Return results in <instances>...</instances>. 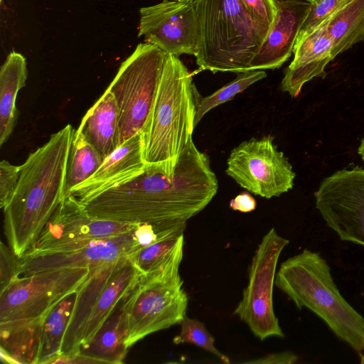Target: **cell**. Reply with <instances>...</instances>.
<instances>
[{
    "label": "cell",
    "mask_w": 364,
    "mask_h": 364,
    "mask_svg": "<svg viewBox=\"0 0 364 364\" xmlns=\"http://www.w3.org/2000/svg\"><path fill=\"white\" fill-rule=\"evenodd\" d=\"M75 129L68 124L29 154L15 192L4 208L7 245L21 257L36 242L65 193L68 161Z\"/></svg>",
    "instance_id": "1"
},
{
    "label": "cell",
    "mask_w": 364,
    "mask_h": 364,
    "mask_svg": "<svg viewBox=\"0 0 364 364\" xmlns=\"http://www.w3.org/2000/svg\"><path fill=\"white\" fill-rule=\"evenodd\" d=\"M90 267H65L17 277L0 293L4 363L36 364L43 325L53 308L77 292Z\"/></svg>",
    "instance_id": "2"
},
{
    "label": "cell",
    "mask_w": 364,
    "mask_h": 364,
    "mask_svg": "<svg viewBox=\"0 0 364 364\" xmlns=\"http://www.w3.org/2000/svg\"><path fill=\"white\" fill-rule=\"evenodd\" d=\"M197 92L183 63L166 54L153 106L141 132L146 166L174 170L178 156L192 139Z\"/></svg>",
    "instance_id": "3"
},
{
    "label": "cell",
    "mask_w": 364,
    "mask_h": 364,
    "mask_svg": "<svg viewBox=\"0 0 364 364\" xmlns=\"http://www.w3.org/2000/svg\"><path fill=\"white\" fill-rule=\"evenodd\" d=\"M198 21L196 62L200 69L242 73L269 29L250 14L242 0H194Z\"/></svg>",
    "instance_id": "4"
},
{
    "label": "cell",
    "mask_w": 364,
    "mask_h": 364,
    "mask_svg": "<svg viewBox=\"0 0 364 364\" xmlns=\"http://www.w3.org/2000/svg\"><path fill=\"white\" fill-rule=\"evenodd\" d=\"M274 284L297 308L321 318L339 338L358 353L364 350V318L342 296L326 261L305 249L280 265Z\"/></svg>",
    "instance_id": "5"
},
{
    "label": "cell",
    "mask_w": 364,
    "mask_h": 364,
    "mask_svg": "<svg viewBox=\"0 0 364 364\" xmlns=\"http://www.w3.org/2000/svg\"><path fill=\"white\" fill-rule=\"evenodd\" d=\"M134 256L90 271L76 293L60 355L75 353L87 345L135 286L143 274Z\"/></svg>",
    "instance_id": "6"
},
{
    "label": "cell",
    "mask_w": 364,
    "mask_h": 364,
    "mask_svg": "<svg viewBox=\"0 0 364 364\" xmlns=\"http://www.w3.org/2000/svg\"><path fill=\"white\" fill-rule=\"evenodd\" d=\"M181 253L158 269L140 277L123 299L129 349L146 336L180 324L186 316L188 298L183 288Z\"/></svg>",
    "instance_id": "7"
},
{
    "label": "cell",
    "mask_w": 364,
    "mask_h": 364,
    "mask_svg": "<svg viewBox=\"0 0 364 364\" xmlns=\"http://www.w3.org/2000/svg\"><path fill=\"white\" fill-rule=\"evenodd\" d=\"M166 55L152 44H138L107 88L117 105L119 146L142 131L153 106Z\"/></svg>",
    "instance_id": "8"
},
{
    "label": "cell",
    "mask_w": 364,
    "mask_h": 364,
    "mask_svg": "<svg viewBox=\"0 0 364 364\" xmlns=\"http://www.w3.org/2000/svg\"><path fill=\"white\" fill-rule=\"evenodd\" d=\"M288 244L274 228L264 235L252 257L242 299L234 311L261 341L284 337L273 308V288L279 255Z\"/></svg>",
    "instance_id": "9"
},
{
    "label": "cell",
    "mask_w": 364,
    "mask_h": 364,
    "mask_svg": "<svg viewBox=\"0 0 364 364\" xmlns=\"http://www.w3.org/2000/svg\"><path fill=\"white\" fill-rule=\"evenodd\" d=\"M139 225L92 216L76 198L72 195L66 196L47 222L38 240L22 257L76 250L132 231Z\"/></svg>",
    "instance_id": "10"
},
{
    "label": "cell",
    "mask_w": 364,
    "mask_h": 364,
    "mask_svg": "<svg viewBox=\"0 0 364 364\" xmlns=\"http://www.w3.org/2000/svg\"><path fill=\"white\" fill-rule=\"evenodd\" d=\"M273 139L267 135L242 141L231 151L225 170L241 187L267 199L291 190L296 176Z\"/></svg>",
    "instance_id": "11"
},
{
    "label": "cell",
    "mask_w": 364,
    "mask_h": 364,
    "mask_svg": "<svg viewBox=\"0 0 364 364\" xmlns=\"http://www.w3.org/2000/svg\"><path fill=\"white\" fill-rule=\"evenodd\" d=\"M316 207L341 240L364 246V169L337 171L314 193Z\"/></svg>",
    "instance_id": "12"
},
{
    "label": "cell",
    "mask_w": 364,
    "mask_h": 364,
    "mask_svg": "<svg viewBox=\"0 0 364 364\" xmlns=\"http://www.w3.org/2000/svg\"><path fill=\"white\" fill-rule=\"evenodd\" d=\"M138 36L166 54L195 55L198 21L192 3L171 0L140 9Z\"/></svg>",
    "instance_id": "13"
},
{
    "label": "cell",
    "mask_w": 364,
    "mask_h": 364,
    "mask_svg": "<svg viewBox=\"0 0 364 364\" xmlns=\"http://www.w3.org/2000/svg\"><path fill=\"white\" fill-rule=\"evenodd\" d=\"M134 230L70 251L20 257L19 274L26 276L65 267H90L91 270L134 255L142 248Z\"/></svg>",
    "instance_id": "14"
},
{
    "label": "cell",
    "mask_w": 364,
    "mask_h": 364,
    "mask_svg": "<svg viewBox=\"0 0 364 364\" xmlns=\"http://www.w3.org/2000/svg\"><path fill=\"white\" fill-rule=\"evenodd\" d=\"M145 168L141 134L139 132L104 159L95 173L73 188L68 196H73L85 205L100 194L132 181Z\"/></svg>",
    "instance_id": "15"
},
{
    "label": "cell",
    "mask_w": 364,
    "mask_h": 364,
    "mask_svg": "<svg viewBox=\"0 0 364 364\" xmlns=\"http://www.w3.org/2000/svg\"><path fill=\"white\" fill-rule=\"evenodd\" d=\"M277 11L273 23L249 70H274L291 55L311 3L301 0H276Z\"/></svg>",
    "instance_id": "16"
},
{
    "label": "cell",
    "mask_w": 364,
    "mask_h": 364,
    "mask_svg": "<svg viewBox=\"0 0 364 364\" xmlns=\"http://www.w3.org/2000/svg\"><path fill=\"white\" fill-rule=\"evenodd\" d=\"M293 53L294 58L284 70L281 89L296 97L306 82L314 77H326V67L335 58L327 19L313 29L299 33Z\"/></svg>",
    "instance_id": "17"
},
{
    "label": "cell",
    "mask_w": 364,
    "mask_h": 364,
    "mask_svg": "<svg viewBox=\"0 0 364 364\" xmlns=\"http://www.w3.org/2000/svg\"><path fill=\"white\" fill-rule=\"evenodd\" d=\"M119 115L114 95L106 90L87 110L77 129L105 159L119 146Z\"/></svg>",
    "instance_id": "18"
},
{
    "label": "cell",
    "mask_w": 364,
    "mask_h": 364,
    "mask_svg": "<svg viewBox=\"0 0 364 364\" xmlns=\"http://www.w3.org/2000/svg\"><path fill=\"white\" fill-rule=\"evenodd\" d=\"M26 58L12 51L0 70V146L7 141L17 122L16 101L26 85L28 70Z\"/></svg>",
    "instance_id": "19"
},
{
    "label": "cell",
    "mask_w": 364,
    "mask_h": 364,
    "mask_svg": "<svg viewBox=\"0 0 364 364\" xmlns=\"http://www.w3.org/2000/svg\"><path fill=\"white\" fill-rule=\"evenodd\" d=\"M122 302L93 339L80 349L82 354L95 359L98 363H122L127 353L128 348L125 345L127 328Z\"/></svg>",
    "instance_id": "20"
},
{
    "label": "cell",
    "mask_w": 364,
    "mask_h": 364,
    "mask_svg": "<svg viewBox=\"0 0 364 364\" xmlns=\"http://www.w3.org/2000/svg\"><path fill=\"white\" fill-rule=\"evenodd\" d=\"M186 226V221L168 222L153 243L134 255V262L143 274L158 269L176 255L183 253Z\"/></svg>",
    "instance_id": "21"
},
{
    "label": "cell",
    "mask_w": 364,
    "mask_h": 364,
    "mask_svg": "<svg viewBox=\"0 0 364 364\" xmlns=\"http://www.w3.org/2000/svg\"><path fill=\"white\" fill-rule=\"evenodd\" d=\"M327 30L334 58L363 41L364 0H351L335 11L327 18Z\"/></svg>",
    "instance_id": "22"
},
{
    "label": "cell",
    "mask_w": 364,
    "mask_h": 364,
    "mask_svg": "<svg viewBox=\"0 0 364 364\" xmlns=\"http://www.w3.org/2000/svg\"><path fill=\"white\" fill-rule=\"evenodd\" d=\"M76 293L63 299L46 318L41 330L36 364L50 363L61 354L63 338L76 299Z\"/></svg>",
    "instance_id": "23"
},
{
    "label": "cell",
    "mask_w": 364,
    "mask_h": 364,
    "mask_svg": "<svg viewBox=\"0 0 364 364\" xmlns=\"http://www.w3.org/2000/svg\"><path fill=\"white\" fill-rule=\"evenodd\" d=\"M103 159L82 132L74 131L68 161L65 193L89 178L98 169Z\"/></svg>",
    "instance_id": "24"
},
{
    "label": "cell",
    "mask_w": 364,
    "mask_h": 364,
    "mask_svg": "<svg viewBox=\"0 0 364 364\" xmlns=\"http://www.w3.org/2000/svg\"><path fill=\"white\" fill-rule=\"evenodd\" d=\"M237 77L217 91L206 97L196 93L194 127L204 115L217 106L232 100L238 93L244 91L255 82L264 78L267 73L263 70H253L237 73Z\"/></svg>",
    "instance_id": "25"
},
{
    "label": "cell",
    "mask_w": 364,
    "mask_h": 364,
    "mask_svg": "<svg viewBox=\"0 0 364 364\" xmlns=\"http://www.w3.org/2000/svg\"><path fill=\"white\" fill-rule=\"evenodd\" d=\"M181 331L174 337L175 344L191 343L218 357L223 363H229L228 356L219 351L215 346V339L205 325L195 318L186 316L180 323Z\"/></svg>",
    "instance_id": "26"
},
{
    "label": "cell",
    "mask_w": 364,
    "mask_h": 364,
    "mask_svg": "<svg viewBox=\"0 0 364 364\" xmlns=\"http://www.w3.org/2000/svg\"><path fill=\"white\" fill-rule=\"evenodd\" d=\"M350 1L351 0H316L311 4L299 33H306L316 27Z\"/></svg>",
    "instance_id": "27"
},
{
    "label": "cell",
    "mask_w": 364,
    "mask_h": 364,
    "mask_svg": "<svg viewBox=\"0 0 364 364\" xmlns=\"http://www.w3.org/2000/svg\"><path fill=\"white\" fill-rule=\"evenodd\" d=\"M19 274V257L3 242L0 244V293L3 292Z\"/></svg>",
    "instance_id": "28"
},
{
    "label": "cell",
    "mask_w": 364,
    "mask_h": 364,
    "mask_svg": "<svg viewBox=\"0 0 364 364\" xmlns=\"http://www.w3.org/2000/svg\"><path fill=\"white\" fill-rule=\"evenodd\" d=\"M21 166L11 164L6 160L0 162V207L5 208L10 202L17 187Z\"/></svg>",
    "instance_id": "29"
},
{
    "label": "cell",
    "mask_w": 364,
    "mask_h": 364,
    "mask_svg": "<svg viewBox=\"0 0 364 364\" xmlns=\"http://www.w3.org/2000/svg\"><path fill=\"white\" fill-rule=\"evenodd\" d=\"M254 18L270 29L277 7L276 0H242Z\"/></svg>",
    "instance_id": "30"
},
{
    "label": "cell",
    "mask_w": 364,
    "mask_h": 364,
    "mask_svg": "<svg viewBox=\"0 0 364 364\" xmlns=\"http://www.w3.org/2000/svg\"><path fill=\"white\" fill-rule=\"evenodd\" d=\"M298 356L289 351L268 354L259 359L251 360L250 363L290 364L296 362Z\"/></svg>",
    "instance_id": "31"
},
{
    "label": "cell",
    "mask_w": 364,
    "mask_h": 364,
    "mask_svg": "<svg viewBox=\"0 0 364 364\" xmlns=\"http://www.w3.org/2000/svg\"><path fill=\"white\" fill-rule=\"evenodd\" d=\"M255 199L247 192L242 193L232 199L230 202V207L237 211L249 213L256 208Z\"/></svg>",
    "instance_id": "32"
},
{
    "label": "cell",
    "mask_w": 364,
    "mask_h": 364,
    "mask_svg": "<svg viewBox=\"0 0 364 364\" xmlns=\"http://www.w3.org/2000/svg\"><path fill=\"white\" fill-rule=\"evenodd\" d=\"M358 152L360 155L362 159L364 161V138L362 139L360 142Z\"/></svg>",
    "instance_id": "33"
},
{
    "label": "cell",
    "mask_w": 364,
    "mask_h": 364,
    "mask_svg": "<svg viewBox=\"0 0 364 364\" xmlns=\"http://www.w3.org/2000/svg\"><path fill=\"white\" fill-rule=\"evenodd\" d=\"M171 1H176L183 2V3H192L194 0H171Z\"/></svg>",
    "instance_id": "34"
},
{
    "label": "cell",
    "mask_w": 364,
    "mask_h": 364,
    "mask_svg": "<svg viewBox=\"0 0 364 364\" xmlns=\"http://www.w3.org/2000/svg\"><path fill=\"white\" fill-rule=\"evenodd\" d=\"M305 1H309L312 4V3L315 2L316 0H305Z\"/></svg>",
    "instance_id": "35"
}]
</instances>
